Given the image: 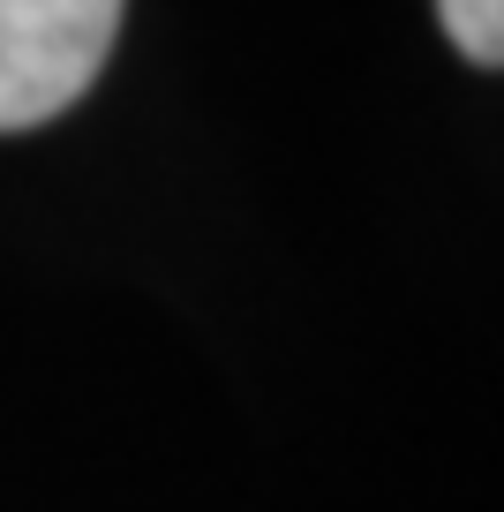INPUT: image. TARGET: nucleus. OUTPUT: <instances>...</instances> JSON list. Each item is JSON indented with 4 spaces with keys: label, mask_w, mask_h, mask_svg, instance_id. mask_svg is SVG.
Here are the masks:
<instances>
[{
    "label": "nucleus",
    "mask_w": 504,
    "mask_h": 512,
    "mask_svg": "<svg viewBox=\"0 0 504 512\" xmlns=\"http://www.w3.org/2000/svg\"><path fill=\"white\" fill-rule=\"evenodd\" d=\"M437 23L474 68H504V0H437Z\"/></svg>",
    "instance_id": "2"
},
{
    "label": "nucleus",
    "mask_w": 504,
    "mask_h": 512,
    "mask_svg": "<svg viewBox=\"0 0 504 512\" xmlns=\"http://www.w3.org/2000/svg\"><path fill=\"white\" fill-rule=\"evenodd\" d=\"M128 0H0V136L46 128L98 83Z\"/></svg>",
    "instance_id": "1"
}]
</instances>
